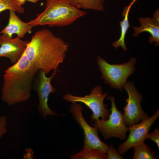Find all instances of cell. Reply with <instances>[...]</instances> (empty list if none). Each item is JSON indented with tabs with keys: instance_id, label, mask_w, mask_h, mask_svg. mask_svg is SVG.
I'll return each instance as SVG.
<instances>
[{
	"instance_id": "cell-1",
	"label": "cell",
	"mask_w": 159,
	"mask_h": 159,
	"mask_svg": "<svg viewBox=\"0 0 159 159\" xmlns=\"http://www.w3.org/2000/svg\"><path fill=\"white\" fill-rule=\"evenodd\" d=\"M69 45L50 31L44 29L36 32L27 44L24 53L38 70L46 74L57 69L65 57Z\"/></svg>"
},
{
	"instance_id": "cell-2",
	"label": "cell",
	"mask_w": 159,
	"mask_h": 159,
	"mask_svg": "<svg viewBox=\"0 0 159 159\" xmlns=\"http://www.w3.org/2000/svg\"><path fill=\"white\" fill-rule=\"evenodd\" d=\"M38 71L24 53L17 63L5 70L1 100L9 106L28 100Z\"/></svg>"
},
{
	"instance_id": "cell-3",
	"label": "cell",
	"mask_w": 159,
	"mask_h": 159,
	"mask_svg": "<svg viewBox=\"0 0 159 159\" xmlns=\"http://www.w3.org/2000/svg\"><path fill=\"white\" fill-rule=\"evenodd\" d=\"M86 14L85 11L72 6L69 0H46L44 10L28 22L33 27L47 25L52 27L65 26Z\"/></svg>"
},
{
	"instance_id": "cell-4",
	"label": "cell",
	"mask_w": 159,
	"mask_h": 159,
	"mask_svg": "<svg viewBox=\"0 0 159 159\" xmlns=\"http://www.w3.org/2000/svg\"><path fill=\"white\" fill-rule=\"evenodd\" d=\"M136 59L132 58L127 62L122 64H110L100 56L97 57V62L101 73V78L105 84L112 88L120 90L127 82L128 77L135 70Z\"/></svg>"
},
{
	"instance_id": "cell-5",
	"label": "cell",
	"mask_w": 159,
	"mask_h": 159,
	"mask_svg": "<svg viewBox=\"0 0 159 159\" xmlns=\"http://www.w3.org/2000/svg\"><path fill=\"white\" fill-rule=\"evenodd\" d=\"M106 97L111 102V108L109 109L110 110V114L106 120L99 118L95 120L94 121V127L105 140L114 137L125 140L129 127L125 124L122 113L116 107L115 97L111 96Z\"/></svg>"
},
{
	"instance_id": "cell-6",
	"label": "cell",
	"mask_w": 159,
	"mask_h": 159,
	"mask_svg": "<svg viewBox=\"0 0 159 159\" xmlns=\"http://www.w3.org/2000/svg\"><path fill=\"white\" fill-rule=\"evenodd\" d=\"M107 93H103L100 85H98L92 89L90 93L84 96H74L70 93L64 95L63 98L70 102H80L87 106L92 111L91 117L92 121L94 122L100 117L102 120H106L110 112L107 109V105L104 104V101L107 96Z\"/></svg>"
},
{
	"instance_id": "cell-7",
	"label": "cell",
	"mask_w": 159,
	"mask_h": 159,
	"mask_svg": "<svg viewBox=\"0 0 159 159\" xmlns=\"http://www.w3.org/2000/svg\"><path fill=\"white\" fill-rule=\"evenodd\" d=\"M123 88L127 93L128 98L126 100L127 104L123 108L122 117L125 125L130 127L148 116L140 105L143 96L138 92L134 83L131 82H126Z\"/></svg>"
},
{
	"instance_id": "cell-8",
	"label": "cell",
	"mask_w": 159,
	"mask_h": 159,
	"mask_svg": "<svg viewBox=\"0 0 159 159\" xmlns=\"http://www.w3.org/2000/svg\"><path fill=\"white\" fill-rule=\"evenodd\" d=\"M82 111L81 105L76 102H72L69 112L82 129L84 135V146L96 149L106 153L109 146L100 138L97 129L91 126L86 121L83 116Z\"/></svg>"
},
{
	"instance_id": "cell-9",
	"label": "cell",
	"mask_w": 159,
	"mask_h": 159,
	"mask_svg": "<svg viewBox=\"0 0 159 159\" xmlns=\"http://www.w3.org/2000/svg\"><path fill=\"white\" fill-rule=\"evenodd\" d=\"M39 71L37 77L33 82L32 87L38 97V109L39 114L45 119L48 116L58 115L49 107L48 101L50 94L54 93L56 91L55 88L51 84V81L58 70H54L52 75L48 77L46 76V74L43 70Z\"/></svg>"
},
{
	"instance_id": "cell-10",
	"label": "cell",
	"mask_w": 159,
	"mask_h": 159,
	"mask_svg": "<svg viewBox=\"0 0 159 159\" xmlns=\"http://www.w3.org/2000/svg\"><path fill=\"white\" fill-rule=\"evenodd\" d=\"M159 116L158 109L153 115L143 120L139 124L129 127V134L126 140L120 144L117 152L122 156L135 145L144 142L154 122Z\"/></svg>"
},
{
	"instance_id": "cell-11",
	"label": "cell",
	"mask_w": 159,
	"mask_h": 159,
	"mask_svg": "<svg viewBox=\"0 0 159 159\" xmlns=\"http://www.w3.org/2000/svg\"><path fill=\"white\" fill-rule=\"evenodd\" d=\"M29 41L17 37L12 38L2 34L0 35V57L8 58L12 64H15L24 54Z\"/></svg>"
},
{
	"instance_id": "cell-12",
	"label": "cell",
	"mask_w": 159,
	"mask_h": 159,
	"mask_svg": "<svg viewBox=\"0 0 159 159\" xmlns=\"http://www.w3.org/2000/svg\"><path fill=\"white\" fill-rule=\"evenodd\" d=\"M9 17L8 23L0 33L11 38L13 35L16 34L20 39L24 38L27 33H30L33 27L28 22H25L19 18L13 10H9Z\"/></svg>"
},
{
	"instance_id": "cell-13",
	"label": "cell",
	"mask_w": 159,
	"mask_h": 159,
	"mask_svg": "<svg viewBox=\"0 0 159 159\" xmlns=\"http://www.w3.org/2000/svg\"><path fill=\"white\" fill-rule=\"evenodd\" d=\"M141 26L140 27L133 26L135 31L133 36L136 37L140 33L144 32H149L151 36L149 37V42L152 44L155 42V45H159V22L153 18L140 17L139 19Z\"/></svg>"
},
{
	"instance_id": "cell-14",
	"label": "cell",
	"mask_w": 159,
	"mask_h": 159,
	"mask_svg": "<svg viewBox=\"0 0 159 159\" xmlns=\"http://www.w3.org/2000/svg\"><path fill=\"white\" fill-rule=\"evenodd\" d=\"M132 4L125 6L123 10L122 15L124 18L123 20L120 22L121 27V35L119 39L112 44L113 47L117 49L121 47L124 51H127V49L125 44V35L130 24L128 21V14Z\"/></svg>"
},
{
	"instance_id": "cell-15",
	"label": "cell",
	"mask_w": 159,
	"mask_h": 159,
	"mask_svg": "<svg viewBox=\"0 0 159 159\" xmlns=\"http://www.w3.org/2000/svg\"><path fill=\"white\" fill-rule=\"evenodd\" d=\"M71 159H107L105 153L99 150L84 146L77 153L72 155Z\"/></svg>"
},
{
	"instance_id": "cell-16",
	"label": "cell",
	"mask_w": 159,
	"mask_h": 159,
	"mask_svg": "<svg viewBox=\"0 0 159 159\" xmlns=\"http://www.w3.org/2000/svg\"><path fill=\"white\" fill-rule=\"evenodd\" d=\"M105 0H69L71 4L78 8L104 11Z\"/></svg>"
},
{
	"instance_id": "cell-17",
	"label": "cell",
	"mask_w": 159,
	"mask_h": 159,
	"mask_svg": "<svg viewBox=\"0 0 159 159\" xmlns=\"http://www.w3.org/2000/svg\"><path fill=\"white\" fill-rule=\"evenodd\" d=\"M133 159H157L152 149L144 142L134 146Z\"/></svg>"
},
{
	"instance_id": "cell-18",
	"label": "cell",
	"mask_w": 159,
	"mask_h": 159,
	"mask_svg": "<svg viewBox=\"0 0 159 159\" xmlns=\"http://www.w3.org/2000/svg\"><path fill=\"white\" fill-rule=\"evenodd\" d=\"M7 10H13L19 14L24 12V8L18 5L15 0H0V13Z\"/></svg>"
},
{
	"instance_id": "cell-19",
	"label": "cell",
	"mask_w": 159,
	"mask_h": 159,
	"mask_svg": "<svg viewBox=\"0 0 159 159\" xmlns=\"http://www.w3.org/2000/svg\"><path fill=\"white\" fill-rule=\"evenodd\" d=\"M106 153L107 155V159H124L120 155L115 148L113 145L111 144L109 146Z\"/></svg>"
},
{
	"instance_id": "cell-20",
	"label": "cell",
	"mask_w": 159,
	"mask_h": 159,
	"mask_svg": "<svg viewBox=\"0 0 159 159\" xmlns=\"http://www.w3.org/2000/svg\"><path fill=\"white\" fill-rule=\"evenodd\" d=\"M147 139H148L154 141L159 148V129L158 128L155 129L153 132L148 133Z\"/></svg>"
},
{
	"instance_id": "cell-21",
	"label": "cell",
	"mask_w": 159,
	"mask_h": 159,
	"mask_svg": "<svg viewBox=\"0 0 159 159\" xmlns=\"http://www.w3.org/2000/svg\"><path fill=\"white\" fill-rule=\"evenodd\" d=\"M7 119L6 116H0V139L7 132Z\"/></svg>"
},
{
	"instance_id": "cell-22",
	"label": "cell",
	"mask_w": 159,
	"mask_h": 159,
	"mask_svg": "<svg viewBox=\"0 0 159 159\" xmlns=\"http://www.w3.org/2000/svg\"><path fill=\"white\" fill-rule=\"evenodd\" d=\"M34 151L31 148H27L23 159H34Z\"/></svg>"
},
{
	"instance_id": "cell-23",
	"label": "cell",
	"mask_w": 159,
	"mask_h": 159,
	"mask_svg": "<svg viewBox=\"0 0 159 159\" xmlns=\"http://www.w3.org/2000/svg\"><path fill=\"white\" fill-rule=\"evenodd\" d=\"M159 9H158L154 12L153 16V18L158 22H159Z\"/></svg>"
},
{
	"instance_id": "cell-24",
	"label": "cell",
	"mask_w": 159,
	"mask_h": 159,
	"mask_svg": "<svg viewBox=\"0 0 159 159\" xmlns=\"http://www.w3.org/2000/svg\"><path fill=\"white\" fill-rule=\"evenodd\" d=\"M26 0H15L17 3L20 6H22Z\"/></svg>"
},
{
	"instance_id": "cell-25",
	"label": "cell",
	"mask_w": 159,
	"mask_h": 159,
	"mask_svg": "<svg viewBox=\"0 0 159 159\" xmlns=\"http://www.w3.org/2000/svg\"><path fill=\"white\" fill-rule=\"evenodd\" d=\"M28 1L32 3H36L39 0H27Z\"/></svg>"
},
{
	"instance_id": "cell-26",
	"label": "cell",
	"mask_w": 159,
	"mask_h": 159,
	"mask_svg": "<svg viewBox=\"0 0 159 159\" xmlns=\"http://www.w3.org/2000/svg\"><path fill=\"white\" fill-rule=\"evenodd\" d=\"M137 0H133L132 2L131 3H132L133 4Z\"/></svg>"
}]
</instances>
